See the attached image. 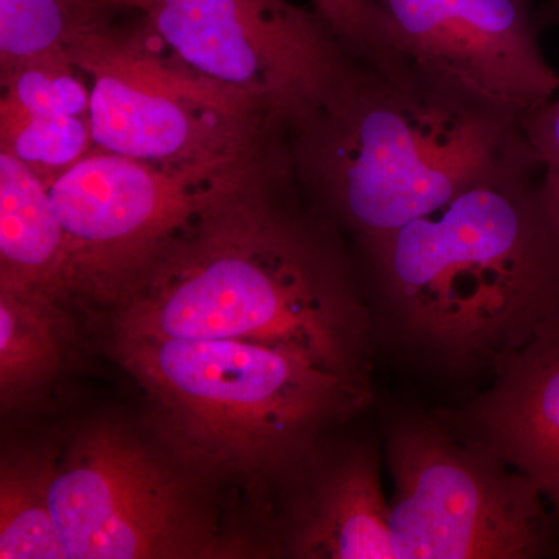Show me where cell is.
<instances>
[{"instance_id": "2", "label": "cell", "mask_w": 559, "mask_h": 559, "mask_svg": "<svg viewBox=\"0 0 559 559\" xmlns=\"http://www.w3.org/2000/svg\"><path fill=\"white\" fill-rule=\"evenodd\" d=\"M527 139L444 207L353 241L374 337L448 373L495 370L559 325V227Z\"/></svg>"}, {"instance_id": "3", "label": "cell", "mask_w": 559, "mask_h": 559, "mask_svg": "<svg viewBox=\"0 0 559 559\" xmlns=\"http://www.w3.org/2000/svg\"><path fill=\"white\" fill-rule=\"evenodd\" d=\"M522 140L520 121L358 61L289 151L300 189L353 242L444 207Z\"/></svg>"}, {"instance_id": "9", "label": "cell", "mask_w": 559, "mask_h": 559, "mask_svg": "<svg viewBox=\"0 0 559 559\" xmlns=\"http://www.w3.org/2000/svg\"><path fill=\"white\" fill-rule=\"evenodd\" d=\"M47 499L69 559L207 554L186 491L119 429L94 428L51 462Z\"/></svg>"}, {"instance_id": "21", "label": "cell", "mask_w": 559, "mask_h": 559, "mask_svg": "<svg viewBox=\"0 0 559 559\" xmlns=\"http://www.w3.org/2000/svg\"><path fill=\"white\" fill-rule=\"evenodd\" d=\"M551 7H559V0H551Z\"/></svg>"}, {"instance_id": "14", "label": "cell", "mask_w": 559, "mask_h": 559, "mask_svg": "<svg viewBox=\"0 0 559 559\" xmlns=\"http://www.w3.org/2000/svg\"><path fill=\"white\" fill-rule=\"evenodd\" d=\"M132 10L134 0H0V69L68 50Z\"/></svg>"}, {"instance_id": "15", "label": "cell", "mask_w": 559, "mask_h": 559, "mask_svg": "<svg viewBox=\"0 0 559 559\" xmlns=\"http://www.w3.org/2000/svg\"><path fill=\"white\" fill-rule=\"evenodd\" d=\"M55 300L38 293L0 289V389L5 403L46 384L60 367Z\"/></svg>"}, {"instance_id": "1", "label": "cell", "mask_w": 559, "mask_h": 559, "mask_svg": "<svg viewBox=\"0 0 559 559\" xmlns=\"http://www.w3.org/2000/svg\"><path fill=\"white\" fill-rule=\"evenodd\" d=\"M119 304L117 336L259 341L370 389L355 252L300 189L288 142L242 167Z\"/></svg>"}, {"instance_id": "12", "label": "cell", "mask_w": 559, "mask_h": 559, "mask_svg": "<svg viewBox=\"0 0 559 559\" xmlns=\"http://www.w3.org/2000/svg\"><path fill=\"white\" fill-rule=\"evenodd\" d=\"M319 444L288 471L299 491L288 532L289 554L396 559L377 450L360 441L319 459Z\"/></svg>"}, {"instance_id": "13", "label": "cell", "mask_w": 559, "mask_h": 559, "mask_svg": "<svg viewBox=\"0 0 559 559\" xmlns=\"http://www.w3.org/2000/svg\"><path fill=\"white\" fill-rule=\"evenodd\" d=\"M64 231L50 189L0 150V289L38 293L57 301Z\"/></svg>"}, {"instance_id": "10", "label": "cell", "mask_w": 559, "mask_h": 559, "mask_svg": "<svg viewBox=\"0 0 559 559\" xmlns=\"http://www.w3.org/2000/svg\"><path fill=\"white\" fill-rule=\"evenodd\" d=\"M412 79L522 121L559 91L530 0H374Z\"/></svg>"}, {"instance_id": "18", "label": "cell", "mask_w": 559, "mask_h": 559, "mask_svg": "<svg viewBox=\"0 0 559 559\" xmlns=\"http://www.w3.org/2000/svg\"><path fill=\"white\" fill-rule=\"evenodd\" d=\"M0 106L40 116L91 112V86L68 50H53L0 69Z\"/></svg>"}, {"instance_id": "19", "label": "cell", "mask_w": 559, "mask_h": 559, "mask_svg": "<svg viewBox=\"0 0 559 559\" xmlns=\"http://www.w3.org/2000/svg\"><path fill=\"white\" fill-rule=\"evenodd\" d=\"M352 57L382 75L401 80L406 69L396 57L392 28L374 0H310Z\"/></svg>"}, {"instance_id": "6", "label": "cell", "mask_w": 559, "mask_h": 559, "mask_svg": "<svg viewBox=\"0 0 559 559\" xmlns=\"http://www.w3.org/2000/svg\"><path fill=\"white\" fill-rule=\"evenodd\" d=\"M396 559H538L557 551V513L527 477L450 423H390Z\"/></svg>"}, {"instance_id": "8", "label": "cell", "mask_w": 559, "mask_h": 559, "mask_svg": "<svg viewBox=\"0 0 559 559\" xmlns=\"http://www.w3.org/2000/svg\"><path fill=\"white\" fill-rule=\"evenodd\" d=\"M248 164L227 171L173 170L95 146L50 187L64 231L60 299H123Z\"/></svg>"}, {"instance_id": "16", "label": "cell", "mask_w": 559, "mask_h": 559, "mask_svg": "<svg viewBox=\"0 0 559 559\" xmlns=\"http://www.w3.org/2000/svg\"><path fill=\"white\" fill-rule=\"evenodd\" d=\"M50 468V460L33 455L3 463L0 558H66L47 499Z\"/></svg>"}, {"instance_id": "11", "label": "cell", "mask_w": 559, "mask_h": 559, "mask_svg": "<svg viewBox=\"0 0 559 559\" xmlns=\"http://www.w3.org/2000/svg\"><path fill=\"white\" fill-rule=\"evenodd\" d=\"M450 425L533 481L559 518V325L500 360Z\"/></svg>"}, {"instance_id": "20", "label": "cell", "mask_w": 559, "mask_h": 559, "mask_svg": "<svg viewBox=\"0 0 559 559\" xmlns=\"http://www.w3.org/2000/svg\"><path fill=\"white\" fill-rule=\"evenodd\" d=\"M559 20V7H551ZM522 131L540 164V191L559 227V91L546 105L522 121Z\"/></svg>"}, {"instance_id": "7", "label": "cell", "mask_w": 559, "mask_h": 559, "mask_svg": "<svg viewBox=\"0 0 559 559\" xmlns=\"http://www.w3.org/2000/svg\"><path fill=\"white\" fill-rule=\"evenodd\" d=\"M134 5L182 60L246 92L289 139L358 62L314 10L290 0H134Z\"/></svg>"}, {"instance_id": "4", "label": "cell", "mask_w": 559, "mask_h": 559, "mask_svg": "<svg viewBox=\"0 0 559 559\" xmlns=\"http://www.w3.org/2000/svg\"><path fill=\"white\" fill-rule=\"evenodd\" d=\"M117 355L189 450L274 476L370 403L371 389L259 341L117 336Z\"/></svg>"}, {"instance_id": "17", "label": "cell", "mask_w": 559, "mask_h": 559, "mask_svg": "<svg viewBox=\"0 0 559 559\" xmlns=\"http://www.w3.org/2000/svg\"><path fill=\"white\" fill-rule=\"evenodd\" d=\"M95 148L91 117L40 116L0 106V150L51 187Z\"/></svg>"}, {"instance_id": "5", "label": "cell", "mask_w": 559, "mask_h": 559, "mask_svg": "<svg viewBox=\"0 0 559 559\" xmlns=\"http://www.w3.org/2000/svg\"><path fill=\"white\" fill-rule=\"evenodd\" d=\"M68 51L91 81L97 148L173 170L227 171L289 140L246 92L182 60L139 10Z\"/></svg>"}]
</instances>
